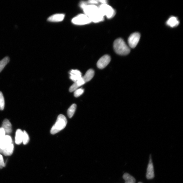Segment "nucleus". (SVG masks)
<instances>
[{
  "label": "nucleus",
  "instance_id": "25",
  "mask_svg": "<svg viewBox=\"0 0 183 183\" xmlns=\"http://www.w3.org/2000/svg\"><path fill=\"white\" fill-rule=\"evenodd\" d=\"M6 133L2 128H0V141L1 139L5 136Z\"/></svg>",
  "mask_w": 183,
  "mask_h": 183
},
{
  "label": "nucleus",
  "instance_id": "18",
  "mask_svg": "<svg viewBox=\"0 0 183 183\" xmlns=\"http://www.w3.org/2000/svg\"><path fill=\"white\" fill-rule=\"evenodd\" d=\"M123 177L125 180V183H135L136 182L135 178L128 173H125L123 175Z\"/></svg>",
  "mask_w": 183,
  "mask_h": 183
},
{
  "label": "nucleus",
  "instance_id": "10",
  "mask_svg": "<svg viewBox=\"0 0 183 183\" xmlns=\"http://www.w3.org/2000/svg\"><path fill=\"white\" fill-rule=\"evenodd\" d=\"M70 74V79L74 82L77 81L82 77V73L79 71L77 70H71Z\"/></svg>",
  "mask_w": 183,
  "mask_h": 183
},
{
  "label": "nucleus",
  "instance_id": "1",
  "mask_svg": "<svg viewBox=\"0 0 183 183\" xmlns=\"http://www.w3.org/2000/svg\"><path fill=\"white\" fill-rule=\"evenodd\" d=\"M80 7L84 10V12L89 18L91 22L97 23L104 20V16L102 14L99 7L94 4H87L82 2Z\"/></svg>",
  "mask_w": 183,
  "mask_h": 183
},
{
  "label": "nucleus",
  "instance_id": "13",
  "mask_svg": "<svg viewBox=\"0 0 183 183\" xmlns=\"http://www.w3.org/2000/svg\"><path fill=\"white\" fill-rule=\"evenodd\" d=\"M5 132L6 134H9L12 131V127L11 123L7 119H5L2 123V128Z\"/></svg>",
  "mask_w": 183,
  "mask_h": 183
},
{
  "label": "nucleus",
  "instance_id": "23",
  "mask_svg": "<svg viewBox=\"0 0 183 183\" xmlns=\"http://www.w3.org/2000/svg\"><path fill=\"white\" fill-rule=\"evenodd\" d=\"M84 90L82 88L78 89L74 91V96L76 97L80 96L84 93Z\"/></svg>",
  "mask_w": 183,
  "mask_h": 183
},
{
  "label": "nucleus",
  "instance_id": "6",
  "mask_svg": "<svg viewBox=\"0 0 183 183\" xmlns=\"http://www.w3.org/2000/svg\"><path fill=\"white\" fill-rule=\"evenodd\" d=\"M141 35L139 33H134L131 35L128 39V44L130 47L134 48L139 42Z\"/></svg>",
  "mask_w": 183,
  "mask_h": 183
},
{
  "label": "nucleus",
  "instance_id": "21",
  "mask_svg": "<svg viewBox=\"0 0 183 183\" xmlns=\"http://www.w3.org/2000/svg\"><path fill=\"white\" fill-rule=\"evenodd\" d=\"M5 105V102L3 94L0 92V110H3Z\"/></svg>",
  "mask_w": 183,
  "mask_h": 183
},
{
  "label": "nucleus",
  "instance_id": "24",
  "mask_svg": "<svg viewBox=\"0 0 183 183\" xmlns=\"http://www.w3.org/2000/svg\"><path fill=\"white\" fill-rule=\"evenodd\" d=\"M5 166V164L3 157L0 154V169H2Z\"/></svg>",
  "mask_w": 183,
  "mask_h": 183
},
{
  "label": "nucleus",
  "instance_id": "5",
  "mask_svg": "<svg viewBox=\"0 0 183 183\" xmlns=\"http://www.w3.org/2000/svg\"><path fill=\"white\" fill-rule=\"evenodd\" d=\"M72 22L75 25H82L87 24L91 21L85 14H81L74 18Z\"/></svg>",
  "mask_w": 183,
  "mask_h": 183
},
{
  "label": "nucleus",
  "instance_id": "8",
  "mask_svg": "<svg viewBox=\"0 0 183 183\" xmlns=\"http://www.w3.org/2000/svg\"><path fill=\"white\" fill-rule=\"evenodd\" d=\"M12 143L11 137L8 135H5L0 141V152H2L4 149Z\"/></svg>",
  "mask_w": 183,
  "mask_h": 183
},
{
  "label": "nucleus",
  "instance_id": "19",
  "mask_svg": "<svg viewBox=\"0 0 183 183\" xmlns=\"http://www.w3.org/2000/svg\"><path fill=\"white\" fill-rule=\"evenodd\" d=\"M76 108H77V105L76 104H74L68 109L67 113L69 117L71 118L73 117L75 112Z\"/></svg>",
  "mask_w": 183,
  "mask_h": 183
},
{
  "label": "nucleus",
  "instance_id": "12",
  "mask_svg": "<svg viewBox=\"0 0 183 183\" xmlns=\"http://www.w3.org/2000/svg\"><path fill=\"white\" fill-rule=\"evenodd\" d=\"M85 84V82L82 77L80 79L78 80L77 81L74 82V84L71 85L69 91L70 92L74 91L76 90L78 88L82 86Z\"/></svg>",
  "mask_w": 183,
  "mask_h": 183
},
{
  "label": "nucleus",
  "instance_id": "26",
  "mask_svg": "<svg viewBox=\"0 0 183 183\" xmlns=\"http://www.w3.org/2000/svg\"><path fill=\"white\" fill-rule=\"evenodd\" d=\"M98 1H89V3L91 4H96L98 3Z\"/></svg>",
  "mask_w": 183,
  "mask_h": 183
},
{
  "label": "nucleus",
  "instance_id": "14",
  "mask_svg": "<svg viewBox=\"0 0 183 183\" xmlns=\"http://www.w3.org/2000/svg\"><path fill=\"white\" fill-rule=\"evenodd\" d=\"M94 75V70L90 69L88 70L85 75L82 77L85 83L90 81L93 77Z\"/></svg>",
  "mask_w": 183,
  "mask_h": 183
},
{
  "label": "nucleus",
  "instance_id": "28",
  "mask_svg": "<svg viewBox=\"0 0 183 183\" xmlns=\"http://www.w3.org/2000/svg\"><path fill=\"white\" fill-rule=\"evenodd\" d=\"M138 183H142L141 182H139Z\"/></svg>",
  "mask_w": 183,
  "mask_h": 183
},
{
  "label": "nucleus",
  "instance_id": "17",
  "mask_svg": "<svg viewBox=\"0 0 183 183\" xmlns=\"http://www.w3.org/2000/svg\"><path fill=\"white\" fill-rule=\"evenodd\" d=\"M14 145L12 143L9 144L2 151V153L6 156H10L12 154L14 150Z\"/></svg>",
  "mask_w": 183,
  "mask_h": 183
},
{
  "label": "nucleus",
  "instance_id": "20",
  "mask_svg": "<svg viewBox=\"0 0 183 183\" xmlns=\"http://www.w3.org/2000/svg\"><path fill=\"white\" fill-rule=\"evenodd\" d=\"M9 61V59L8 57H5L0 61V72L3 69Z\"/></svg>",
  "mask_w": 183,
  "mask_h": 183
},
{
  "label": "nucleus",
  "instance_id": "2",
  "mask_svg": "<svg viewBox=\"0 0 183 183\" xmlns=\"http://www.w3.org/2000/svg\"><path fill=\"white\" fill-rule=\"evenodd\" d=\"M113 47L114 50L118 54L121 55H126L130 52L129 47L122 39H116L114 42Z\"/></svg>",
  "mask_w": 183,
  "mask_h": 183
},
{
  "label": "nucleus",
  "instance_id": "15",
  "mask_svg": "<svg viewBox=\"0 0 183 183\" xmlns=\"http://www.w3.org/2000/svg\"><path fill=\"white\" fill-rule=\"evenodd\" d=\"M23 132L20 129L16 131L15 138V143L16 144H20L23 142Z\"/></svg>",
  "mask_w": 183,
  "mask_h": 183
},
{
  "label": "nucleus",
  "instance_id": "16",
  "mask_svg": "<svg viewBox=\"0 0 183 183\" xmlns=\"http://www.w3.org/2000/svg\"><path fill=\"white\" fill-rule=\"evenodd\" d=\"M179 22L175 17H171L167 21V25L171 27H174L179 25Z\"/></svg>",
  "mask_w": 183,
  "mask_h": 183
},
{
  "label": "nucleus",
  "instance_id": "27",
  "mask_svg": "<svg viewBox=\"0 0 183 183\" xmlns=\"http://www.w3.org/2000/svg\"><path fill=\"white\" fill-rule=\"evenodd\" d=\"M98 1L100 2L102 4H107V1L106 0H102V1Z\"/></svg>",
  "mask_w": 183,
  "mask_h": 183
},
{
  "label": "nucleus",
  "instance_id": "7",
  "mask_svg": "<svg viewBox=\"0 0 183 183\" xmlns=\"http://www.w3.org/2000/svg\"><path fill=\"white\" fill-rule=\"evenodd\" d=\"M111 60L110 56L107 55L102 57L97 62V67L100 69L105 68L110 63Z\"/></svg>",
  "mask_w": 183,
  "mask_h": 183
},
{
  "label": "nucleus",
  "instance_id": "4",
  "mask_svg": "<svg viewBox=\"0 0 183 183\" xmlns=\"http://www.w3.org/2000/svg\"><path fill=\"white\" fill-rule=\"evenodd\" d=\"M99 8L103 16H106L108 18H112L115 15L114 9L107 4H102L99 6Z\"/></svg>",
  "mask_w": 183,
  "mask_h": 183
},
{
  "label": "nucleus",
  "instance_id": "9",
  "mask_svg": "<svg viewBox=\"0 0 183 183\" xmlns=\"http://www.w3.org/2000/svg\"><path fill=\"white\" fill-rule=\"evenodd\" d=\"M146 177L149 179H152L154 177V167L151 157L147 168Z\"/></svg>",
  "mask_w": 183,
  "mask_h": 183
},
{
  "label": "nucleus",
  "instance_id": "22",
  "mask_svg": "<svg viewBox=\"0 0 183 183\" xmlns=\"http://www.w3.org/2000/svg\"><path fill=\"white\" fill-rule=\"evenodd\" d=\"M29 141V136L27 132L25 131L23 132V142L24 144H27Z\"/></svg>",
  "mask_w": 183,
  "mask_h": 183
},
{
  "label": "nucleus",
  "instance_id": "11",
  "mask_svg": "<svg viewBox=\"0 0 183 183\" xmlns=\"http://www.w3.org/2000/svg\"><path fill=\"white\" fill-rule=\"evenodd\" d=\"M65 16L63 14H55L50 16L47 20L51 22H59L63 20Z\"/></svg>",
  "mask_w": 183,
  "mask_h": 183
},
{
  "label": "nucleus",
  "instance_id": "3",
  "mask_svg": "<svg viewBox=\"0 0 183 183\" xmlns=\"http://www.w3.org/2000/svg\"><path fill=\"white\" fill-rule=\"evenodd\" d=\"M67 121L65 116L61 114L58 116L56 122L51 128V133L55 134L64 129L67 124Z\"/></svg>",
  "mask_w": 183,
  "mask_h": 183
}]
</instances>
